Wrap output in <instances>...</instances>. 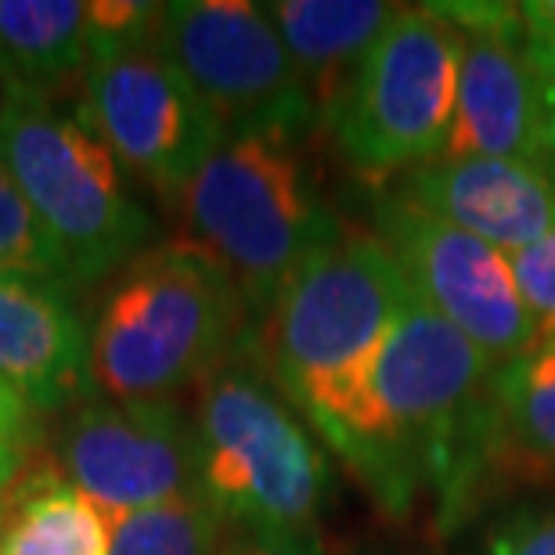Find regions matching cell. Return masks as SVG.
<instances>
[{
	"mask_svg": "<svg viewBox=\"0 0 555 555\" xmlns=\"http://www.w3.org/2000/svg\"><path fill=\"white\" fill-rule=\"evenodd\" d=\"M494 372L498 364L415 296L321 437L383 513L408 516L426 483L459 513L476 473L502 448Z\"/></svg>",
	"mask_w": 555,
	"mask_h": 555,
	"instance_id": "6da1fadb",
	"label": "cell"
},
{
	"mask_svg": "<svg viewBox=\"0 0 555 555\" xmlns=\"http://www.w3.org/2000/svg\"><path fill=\"white\" fill-rule=\"evenodd\" d=\"M246 332V299L206 249H149L127 263L94 314L91 386L108 401H170L228 361Z\"/></svg>",
	"mask_w": 555,
	"mask_h": 555,
	"instance_id": "7a4b0ae2",
	"label": "cell"
},
{
	"mask_svg": "<svg viewBox=\"0 0 555 555\" xmlns=\"http://www.w3.org/2000/svg\"><path fill=\"white\" fill-rule=\"evenodd\" d=\"M181 203L195 246L235 278L249 325L268 321L285 285L343 235L288 138H224Z\"/></svg>",
	"mask_w": 555,
	"mask_h": 555,
	"instance_id": "3957f363",
	"label": "cell"
},
{
	"mask_svg": "<svg viewBox=\"0 0 555 555\" xmlns=\"http://www.w3.org/2000/svg\"><path fill=\"white\" fill-rule=\"evenodd\" d=\"M0 166L62 253L69 285L113 274L152 238V217L130 192L124 163L80 105L54 94H0Z\"/></svg>",
	"mask_w": 555,
	"mask_h": 555,
	"instance_id": "277c9868",
	"label": "cell"
},
{
	"mask_svg": "<svg viewBox=\"0 0 555 555\" xmlns=\"http://www.w3.org/2000/svg\"><path fill=\"white\" fill-rule=\"evenodd\" d=\"M415 293L375 235H343L299 271L263 321V358L288 404L318 433Z\"/></svg>",
	"mask_w": 555,
	"mask_h": 555,
	"instance_id": "5b68a950",
	"label": "cell"
},
{
	"mask_svg": "<svg viewBox=\"0 0 555 555\" xmlns=\"http://www.w3.org/2000/svg\"><path fill=\"white\" fill-rule=\"evenodd\" d=\"M195 491L246 534H299L332 487L325 451L310 437L282 390L231 353L198 393Z\"/></svg>",
	"mask_w": 555,
	"mask_h": 555,
	"instance_id": "8992f818",
	"label": "cell"
},
{
	"mask_svg": "<svg viewBox=\"0 0 555 555\" xmlns=\"http://www.w3.org/2000/svg\"><path fill=\"white\" fill-rule=\"evenodd\" d=\"M459 91V33L429 8H401L328 105L321 127L364 181L443 155Z\"/></svg>",
	"mask_w": 555,
	"mask_h": 555,
	"instance_id": "52a82bcc",
	"label": "cell"
},
{
	"mask_svg": "<svg viewBox=\"0 0 555 555\" xmlns=\"http://www.w3.org/2000/svg\"><path fill=\"white\" fill-rule=\"evenodd\" d=\"M155 48L214 108L224 138L271 134L299 141L318 124L307 76L268 11L246 0L163 4Z\"/></svg>",
	"mask_w": 555,
	"mask_h": 555,
	"instance_id": "ba28073f",
	"label": "cell"
},
{
	"mask_svg": "<svg viewBox=\"0 0 555 555\" xmlns=\"http://www.w3.org/2000/svg\"><path fill=\"white\" fill-rule=\"evenodd\" d=\"M375 238L433 314L451 321L487 361L502 369L538 339L534 318L516 288L508 257L454 228L401 192L372 206Z\"/></svg>",
	"mask_w": 555,
	"mask_h": 555,
	"instance_id": "9c48e42d",
	"label": "cell"
},
{
	"mask_svg": "<svg viewBox=\"0 0 555 555\" xmlns=\"http://www.w3.org/2000/svg\"><path fill=\"white\" fill-rule=\"evenodd\" d=\"M80 108L124 170L166 195H184L224 144L214 108L163 59L155 40L91 62Z\"/></svg>",
	"mask_w": 555,
	"mask_h": 555,
	"instance_id": "30bf717a",
	"label": "cell"
},
{
	"mask_svg": "<svg viewBox=\"0 0 555 555\" xmlns=\"http://www.w3.org/2000/svg\"><path fill=\"white\" fill-rule=\"evenodd\" d=\"M459 33V91L440 159L541 163L538 83L519 4H426Z\"/></svg>",
	"mask_w": 555,
	"mask_h": 555,
	"instance_id": "8fae6325",
	"label": "cell"
},
{
	"mask_svg": "<svg viewBox=\"0 0 555 555\" xmlns=\"http://www.w3.org/2000/svg\"><path fill=\"white\" fill-rule=\"evenodd\" d=\"M65 480L108 516L195 491V433L173 401H91L62 433Z\"/></svg>",
	"mask_w": 555,
	"mask_h": 555,
	"instance_id": "7c38bea8",
	"label": "cell"
},
{
	"mask_svg": "<svg viewBox=\"0 0 555 555\" xmlns=\"http://www.w3.org/2000/svg\"><path fill=\"white\" fill-rule=\"evenodd\" d=\"M401 195L505 257L555 235V177L541 163L433 159L404 173Z\"/></svg>",
	"mask_w": 555,
	"mask_h": 555,
	"instance_id": "4fadbf2b",
	"label": "cell"
},
{
	"mask_svg": "<svg viewBox=\"0 0 555 555\" xmlns=\"http://www.w3.org/2000/svg\"><path fill=\"white\" fill-rule=\"evenodd\" d=\"M91 332L62 282L0 278V383L29 408H62L91 386Z\"/></svg>",
	"mask_w": 555,
	"mask_h": 555,
	"instance_id": "5bb4252c",
	"label": "cell"
},
{
	"mask_svg": "<svg viewBox=\"0 0 555 555\" xmlns=\"http://www.w3.org/2000/svg\"><path fill=\"white\" fill-rule=\"evenodd\" d=\"M263 11L274 22L278 37L285 40L299 73L307 76L321 124V108L358 69V62L401 8L379 4V0H278Z\"/></svg>",
	"mask_w": 555,
	"mask_h": 555,
	"instance_id": "9a60e30c",
	"label": "cell"
},
{
	"mask_svg": "<svg viewBox=\"0 0 555 555\" xmlns=\"http://www.w3.org/2000/svg\"><path fill=\"white\" fill-rule=\"evenodd\" d=\"M91 69V22L83 0H0V87L59 94Z\"/></svg>",
	"mask_w": 555,
	"mask_h": 555,
	"instance_id": "2e32d148",
	"label": "cell"
},
{
	"mask_svg": "<svg viewBox=\"0 0 555 555\" xmlns=\"http://www.w3.org/2000/svg\"><path fill=\"white\" fill-rule=\"evenodd\" d=\"M113 516L80 487L43 469L0 508V555H108Z\"/></svg>",
	"mask_w": 555,
	"mask_h": 555,
	"instance_id": "e0dca14e",
	"label": "cell"
},
{
	"mask_svg": "<svg viewBox=\"0 0 555 555\" xmlns=\"http://www.w3.org/2000/svg\"><path fill=\"white\" fill-rule=\"evenodd\" d=\"M502 448L527 469L555 473V339H534L494 372Z\"/></svg>",
	"mask_w": 555,
	"mask_h": 555,
	"instance_id": "ac0fdd59",
	"label": "cell"
},
{
	"mask_svg": "<svg viewBox=\"0 0 555 555\" xmlns=\"http://www.w3.org/2000/svg\"><path fill=\"white\" fill-rule=\"evenodd\" d=\"M220 530L224 519L192 491L166 505L113 516L108 555H220Z\"/></svg>",
	"mask_w": 555,
	"mask_h": 555,
	"instance_id": "d6986e66",
	"label": "cell"
},
{
	"mask_svg": "<svg viewBox=\"0 0 555 555\" xmlns=\"http://www.w3.org/2000/svg\"><path fill=\"white\" fill-rule=\"evenodd\" d=\"M0 278H43L69 285L62 253L54 249L4 166H0Z\"/></svg>",
	"mask_w": 555,
	"mask_h": 555,
	"instance_id": "ffe728a7",
	"label": "cell"
},
{
	"mask_svg": "<svg viewBox=\"0 0 555 555\" xmlns=\"http://www.w3.org/2000/svg\"><path fill=\"white\" fill-rule=\"evenodd\" d=\"M163 4H141V0H91L87 22H91V62L108 54L141 48L155 40Z\"/></svg>",
	"mask_w": 555,
	"mask_h": 555,
	"instance_id": "44dd1931",
	"label": "cell"
},
{
	"mask_svg": "<svg viewBox=\"0 0 555 555\" xmlns=\"http://www.w3.org/2000/svg\"><path fill=\"white\" fill-rule=\"evenodd\" d=\"M516 288L534 318L538 339H555V235L508 257Z\"/></svg>",
	"mask_w": 555,
	"mask_h": 555,
	"instance_id": "7402d4cb",
	"label": "cell"
},
{
	"mask_svg": "<svg viewBox=\"0 0 555 555\" xmlns=\"http://www.w3.org/2000/svg\"><path fill=\"white\" fill-rule=\"evenodd\" d=\"M487 555H555V508H524L494 527Z\"/></svg>",
	"mask_w": 555,
	"mask_h": 555,
	"instance_id": "603a6c76",
	"label": "cell"
},
{
	"mask_svg": "<svg viewBox=\"0 0 555 555\" xmlns=\"http://www.w3.org/2000/svg\"><path fill=\"white\" fill-rule=\"evenodd\" d=\"M29 437H33L29 404L11 386L0 383V494L8 491L11 480L22 469V462H26Z\"/></svg>",
	"mask_w": 555,
	"mask_h": 555,
	"instance_id": "cb8c5ba5",
	"label": "cell"
},
{
	"mask_svg": "<svg viewBox=\"0 0 555 555\" xmlns=\"http://www.w3.org/2000/svg\"><path fill=\"white\" fill-rule=\"evenodd\" d=\"M538 83V124H541V166L555 177V51L530 43Z\"/></svg>",
	"mask_w": 555,
	"mask_h": 555,
	"instance_id": "d4e9b609",
	"label": "cell"
},
{
	"mask_svg": "<svg viewBox=\"0 0 555 555\" xmlns=\"http://www.w3.org/2000/svg\"><path fill=\"white\" fill-rule=\"evenodd\" d=\"M220 555H325L318 530H299V534H242Z\"/></svg>",
	"mask_w": 555,
	"mask_h": 555,
	"instance_id": "484cf974",
	"label": "cell"
},
{
	"mask_svg": "<svg viewBox=\"0 0 555 555\" xmlns=\"http://www.w3.org/2000/svg\"><path fill=\"white\" fill-rule=\"evenodd\" d=\"M519 15H524L527 40L534 43V48L555 51V0H530V4H519Z\"/></svg>",
	"mask_w": 555,
	"mask_h": 555,
	"instance_id": "4316f807",
	"label": "cell"
},
{
	"mask_svg": "<svg viewBox=\"0 0 555 555\" xmlns=\"http://www.w3.org/2000/svg\"><path fill=\"white\" fill-rule=\"evenodd\" d=\"M0 94H4V87H0Z\"/></svg>",
	"mask_w": 555,
	"mask_h": 555,
	"instance_id": "83f0119b",
	"label": "cell"
}]
</instances>
